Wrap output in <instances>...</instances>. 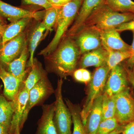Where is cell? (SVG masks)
<instances>
[{
    "label": "cell",
    "mask_w": 134,
    "mask_h": 134,
    "mask_svg": "<svg viewBox=\"0 0 134 134\" xmlns=\"http://www.w3.org/2000/svg\"><path fill=\"white\" fill-rule=\"evenodd\" d=\"M81 56L74 39L64 37L56 49L44 57L46 69L62 79L66 78L77 69Z\"/></svg>",
    "instance_id": "1"
},
{
    "label": "cell",
    "mask_w": 134,
    "mask_h": 134,
    "mask_svg": "<svg viewBox=\"0 0 134 134\" xmlns=\"http://www.w3.org/2000/svg\"><path fill=\"white\" fill-rule=\"evenodd\" d=\"M83 0H71L59 7L55 28V33L52 41L40 51L39 55L48 56L56 49L74 21Z\"/></svg>",
    "instance_id": "2"
},
{
    "label": "cell",
    "mask_w": 134,
    "mask_h": 134,
    "mask_svg": "<svg viewBox=\"0 0 134 134\" xmlns=\"http://www.w3.org/2000/svg\"><path fill=\"white\" fill-rule=\"evenodd\" d=\"M134 19L133 13L115 12L105 3L93 10L81 29L83 27H91L98 30H103L115 28L120 25Z\"/></svg>",
    "instance_id": "3"
},
{
    "label": "cell",
    "mask_w": 134,
    "mask_h": 134,
    "mask_svg": "<svg viewBox=\"0 0 134 134\" xmlns=\"http://www.w3.org/2000/svg\"><path fill=\"white\" fill-rule=\"evenodd\" d=\"M110 70L107 65H106L96 68L92 75L91 80L89 83L87 97L81 111V117L84 125L94 100L104 92Z\"/></svg>",
    "instance_id": "4"
},
{
    "label": "cell",
    "mask_w": 134,
    "mask_h": 134,
    "mask_svg": "<svg viewBox=\"0 0 134 134\" xmlns=\"http://www.w3.org/2000/svg\"><path fill=\"white\" fill-rule=\"evenodd\" d=\"M62 79H58L57 88L54 91L55 100L54 103L53 120L58 134H72L71 126L72 122L70 111L63 98Z\"/></svg>",
    "instance_id": "5"
},
{
    "label": "cell",
    "mask_w": 134,
    "mask_h": 134,
    "mask_svg": "<svg viewBox=\"0 0 134 134\" xmlns=\"http://www.w3.org/2000/svg\"><path fill=\"white\" fill-rule=\"evenodd\" d=\"M52 84L44 72L42 78L30 91L29 98L21 122V129L31 108L54 92Z\"/></svg>",
    "instance_id": "6"
},
{
    "label": "cell",
    "mask_w": 134,
    "mask_h": 134,
    "mask_svg": "<svg viewBox=\"0 0 134 134\" xmlns=\"http://www.w3.org/2000/svg\"><path fill=\"white\" fill-rule=\"evenodd\" d=\"M115 116L119 124L126 125L134 120V99L129 87L114 96Z\"/></svg>",
    "instance_id": "7"
},
{
    "label": "cell",
    "mask_w": 134,
    "mask_h": 134,
    "mask_svg": "<svg viewBox=\"0 0 134 134\" xmlns=\"http://www.w3.org/2000/svg\"><path fill=\"white\" fill-rule=\"evenodd\" d=\"M72 38L81 55L102 46L100 32L91 27L82 28Z\"/></svg>",
    "instance_id": "8"
},
{
    "label": "cell",
    "mask_w": 134,
    "mask_h": 134,
    "mask_svg": "<svg viewBox=\"0 0 134 134\" xmlns=\"http://www.w3.org/2000/svg\"><path fill=\"white\" fill-rule=\"evenodd\" d=\"M130 83L126 69L122 63L110 70L104 92L114 96L129 88Z\"/></svg>",
    "instance_id": "9"
},
{
    "label": "cell",
    "mask_w": 134,
    "mask_h": 134,
    "mask_svg": "<svg viewBox=\"0 0 134 134\" xmlns=\"http://www.w3.org/2000/svg\"><path fill=\"white\" fill-rule=\"evenodd\" d=\"M24 31L5 43L0 48V63L5 66L21 54L27 42V34Z\"/></svg>",
    "instance_id": "10"
},
{
    "label": "cell",
    "mask_w": 134,
    "mask_h": 134,
    "mask_svg": "<svg viewBox=\"0 0 134 134\" xmlns=\"http://www.w3.org/2000/svg\"><path fill=\"white\" fill-rule=\"evenodd\" d=\"M29 93L22 83L16 98L13 101L14 109L10 127L9 134H21V122L29 99Z\"/></svg>",
    "instance_id": "11"
},
{
    "label": "cell",
    "mask_w": 134,
    "mask_h": 134,
    "mask_svg": "<svg viewBox=\"0 0 134 134\" xmlns=\"http://www.w3.org/2000/svg\"><path fill=\"white\" fill-rule=\"evenodd\" d=\"M106 0H83L73 23L64 37H73L82 28L86 19L96 8L105 3Z\"/></svg>",
    "instance_id": "12"
},
{
    "label": "cell",
    "mask_w": 134,
    "mask_h": 134,
    "mask_svg": "<svg viewBox=\"0 0 134 134\" xmlns=\"http://www.w3.org/2000/svg\"><path fill=\"white\" fill-rule=\"evenodd\" d=\"M43 13L14 7L0 0V14L11 22L24 18L39 20Z\"/></svg>",
    "instance_id": "13"
},
{
    "label": "cell",
    "mask_w": 134,
    "mask_h": 134,
    "mask_svg": "<svg viewBox=\"0 0 134 134\" xmlns=\"http://www.w3.org/2000/svg\"><path fill=\"white\" fill-rule=\"evenodd\" d=\"M100 33L102 46L106 50L129 51L131 46L123 41L115 28L98 30Z\"/></svg>",
    "instance_id": "14"
},
{
    "label": "cell",
    "mask_w": 134,
    "mask_h": 134,
    "mask_svg": "<svg viewBox=\"0 0 134 134\" xmlns=\"http://www.w3.org/2000/svg\"><path fill=\"white\" fill-rule=\"evenodd\" d=\"M108 53L103 46L84 54L81 56L78 69H86L89 67L99 68L107 65Z\"/></svg>",
    "instance_id": "15"
},
{
    "label": "cell",
    "mask_w": 134,
    "mask_h": 134,
    "mask_svg": "<svg viewBox=\"0 0 134 134\" xmlns=\"http://www.w3.org/2000/svg\"><path fill=\"white\" fill-rule=\"evenodd\" d=\"M0 78L4 85L3 93L5 97L10 101H14L23 81L10 74L1 63Z\"/></svg>",
    "instance_id": "16"
},
{
    "label": "cell",
    "mask_w": 134,
    "mask_h": 134,
    "mask_svg": "<svg viewBox=\"0 0 134 134\" xmlns=\"http://www.w3.org/2000/svg\"><path fill=\"white\" fill-rule=\"evenodd\" d=\"M103 93L94 100L86 117L84 126L88 134H96L101 122Z\"/></svg>",
    "instance_id": "17"
},
{
    "label": "cell",
    "mask_w": 134,
    "mask_h": 134,
    "mask_svg": "<svg viewBox=\"0 0 134 134\" xmlns=\"http://www.w3.org/2000/svg\"><path fill=\"white\" fill-rule=\"evenodd\" d=\"M43 113L39 120L37 134H58L54 122V103L43 107Z\"/></svg>",
    "instance_id": "18"
},
{
    "label": "cell",
    "mask_w": 134,
    "mask_h": 134,
    "mask_svg": "<svg viewBox=\"0 0 134 134\" xmlns=\"http://www.w3.org/2000/svg\"><path fill=\"white\" fill-rule=\"evenodd\" d=\"M29 53L27 42L25 45L20 55L4 66L6 69L10 74L23 81L28 71L25 68Z\"/></svg>",
    "instance_id": "19"
},
{
    "label": "cell",
    "mask_w": 134,
    "mask_h": 134,
    "mask_svg": "<svg viewBox=\"0 0 134 134\" xmlns=\"http://www.w3.org/2000/svg\"><path fill=\"white\" fill-rule=\"evenodd\" d=\"M31 18H24L18 21L11 22L7 25L2 33V46L22 32L24 31L32 19Z\"/></svg>",
    "instance_id": "20"
},
{
    "label": "cell",
    "mask_w": 134,
    "mask_h": 134,
    "mask_svg": "<svg viewBox=\"0 0 134 134\" xmlns=\"http://www.w3.org/2000/svg\"><path fill=\"white\" fill-rule=\"evenodd\" d=\"M46 28L43 21L40 22L33 28L29 36L28 50L30 54L29 64L31 67L33 63L34 55L39 43L43 38Z\"/></svg>",
    "instance_id": "21"
},
{
    "label": "cell",
    "mask_w": 134,
    "mask_h": 134,
    "mask_svg": "<svg viewBox=\"0 0 134 134\" xmlns=\"http://www.w3.org/2000/svg\"><path fill=\"white\" fill-rule=\"evenodd\" d=\"M66 105L72 115L74 129L72 134H88L81 117V110L77 105L72 103L68 99H65Z\"/></svg>",
    "instance_id": "22"
},
{
    "label": "cell",
    "mask_w": 134,
    "mask_h": 134,
    "mask_svg": "<svg viewBox=\"0 0 134 134\" xmlns=\"http://www.w3.org/2000/svg\"><path fill=\"white\" fill-rule=\"evenodd\" d=\"M13 101H8L3 95H0V124L9 128L14 112Z\"/></svg>",
    "instance_id": "23"
},
{
    "label": "cell",
    "mask_w": 134,
    "mask_h": 134,
    "mask_svg": "<svg viewBox=\"0 0 134 134\" xmlns=\"http://www.w3.org/2000/svg\"><path fill=\"white\" fill-rule=\"evenodd\" d=\"M30 67L31 69L27 78L23 82L24 88L29 92L41 79L44 72L42 70L40 63L34 59Z\"/></svg>",
    "instance_id": "24"
},
{
    "label": "cell",
    "mask_w": 134,
    "mask_h": 134,
    "mask_svg": "<svg viewBox=\"0 0 134 134\" xmlns=\"http://www.w3.org/2000/svg\"><path fill=\"white\" fill-rule=\"evenodd\" d=\"M115 109L114 96H110L105 92H103L101 121L114 117L115 116Z\"/></svg>",
    "instance_id": "25"
},
{
    "label": "cell",
    "mask_w": 134,
    "mask_h": 134,
    "mask_svg": "<svg viewBox=\"0 0 134 134\" xmlns=\"http://www.w3.org/2000/svg\"><path fill=\"white\" fill-rule=\"evenodd\" d=\"M106 50L108 53L107 65L110 70L131 56V51Z\"/></svg>",
    "instance_id": "26"
},
{
    "label": "cell",
    "mask_w": 134,
    "mask_h": 134,
    "mask_svg": "<svg viewBox=\"0 0 134 134\" xmlns=\"http://www.w3.org/2000/svg\"><path fill=\"white\" fill-rule=\"evenodd\" d=\"M105 3L115 12L134 14V2L132 0H106Z\"/></svg>",
    "instance_id": "27"
},
{
    "label": "cell",
    "mask_w": 134,
    "mask_h": 134,
    "mask_svg": "<svg viewBox=\"0 0 134 134\" xmlns=\"http://www.w3.org/2000/svg\"><path fill=\"white\" fill-rule=\"evenodd\" d=\"M59 9V7H53L45 10L43 22L45 26L46 31L43 39L45 37L49 32L52 30L53 28L55 27Z\"/></svg>",
    "instance_id": "28"
},
{
    "label": "cell",
    "mask_w": 134,
    "mask_h": 134,
    "mask_svg": "<svg viewBox=\"0 0 134 134\" xmlns=\"http://www.w3.org/2000/svg\"><path fill=\"white\" fill-rule=\"evenodd\" d=\"M115 117L102 121L96 134H109L119 125Z\"/></svg>",
    "instance_id": "29"
},
{
    "label": "cell",
    "mask_w": 134,
    "mask_h": 134,
    "mask_svg": "<svg viewBox=\"0 0 134 134\" xmlns=\"http://www.w3.org/2000/svg\"><path fill=\"white\" fill-rule=\"evenodd\" d=\"M72 75L77 81L86 84L89 83L92 78L91 73L86 69H76Z\"/></svg>",
    "instance_id": "30"
},
{
    "label": "cell",
    "mask_w": 134,
    "mask_h": 134,
    "mask_svg": "<svg viewBox=\"0 0 134 134\" xmlns=\"http://www.w3.org/2000/svg\"><path fill=\"white\" fill-rule=\"evenodd\" d=\"M28 5H37L44 8L45 10L53 7L52 4L48 0H23Z\"/></svg>",
    "instance_id": "31"
},
{
    "label": "cell",
    "mask_w": 134,
    "mask_h": 134,
    "mask_svg": "<svg viewBox=\"0 0 134 134\" xmlns=\"http://www.w3.org/2000/svg\"><path fill=\"white\" fill-rule=\"evenodd\" d=\"M119 33L125 31H131L134 32V19L129 22L120 25L115 28Z\"/></svg>",
    "instance_id": "32"
},
{
    "label": "cell",
    "mask_w": 134,
    "mask_h": 134,
    "mask_svg": "<svg viewBox=\"0 0 134 134\" xmlns=\"http://www.w3.org/2000/svg\"><path fill=\"white\" fill-rule=\"evenodd\" d=\"M133 34V43L131 46V56L127 59L126 60L125 63L127 66L129 67H134V32Z\"/></svg>",
    "instance_id": "33"
},
{
    "label": "cell",
    "mask_w": 134,
    "mask_h": 134,
    "mask_svg": "<svg viewBox=\"0 0 134 134\" xmlns=\"http://www.w3.org/2000/svg\"><path fill=\"white\" fill-rule=\"evenodd\" d=\"M126 67L130 83L132 85L134 88V68H129L123 63Z\"/></svg>",
    "instance_id": "34"
},
{
    "label": "cell",
    "mask_w": 134,
    "mask_h": 134,
    "mask_svg": "<svg viewBox=\"0 0 134 134\" xmlns=\"http://www.w3.org/2000/svg\"><path fill=\"white\" fill-rule=\"evenodd\" d=\"M122 133L124 134H134V120L125 125Z\"/></svg>",
    "instance_id": "35"
},
{
    "label": "cell",
    "mask_w": 134,
    "mask_h": 134,
    "mask_svg": "<svg viewBox=\"0 0 134 134\" xmlns=\"http://www.w3.org/2000/svg\"><path fill=\"white\" fill-rule=\"evenodd\" d=\"M126 125H120L114 130L109 134H120L124 131Z\"/></svg>",
    "instance_id": "36"
},
{
    "label": "cell",
    "mask_w": 134,
    "mask_h": 134,
    "mask_svg": "<svg viewBox=\"0 0 134 134\" xmlns=\"http://www.w3.org/2000/svg\"><path fill=\"white\" fill-rule=\"evenodd\" d=\"M7 24L3 19V17L0 14V32L3 33Z\"/></svg>",
    "instance_id": "37"
},
{
    "label": "cell",
    "mask_w": 134,
    "mask_h": 134,
    "mask_svg": "<svg viewBox=\"0 0 134 134\" xmlns=\"http://www.w3.org/2000/svg\"><path fill=\"white\" fill-rule=\"evenodd\" d=\"M54 7H60L64 5L63 0H48Z\"/></svg>",
    "instance_id": "38"
},
{
    "label": "cell",
    "mask_w": 134,
    "mask_h": 134,
    "mask_svg": "<svg viewBox=\"0 0 134 134\" xmlns=\"http://www.w3.org/2000/svg\"><path fill=\"white\" fill-rule=\"evenodd\" d=\"M9 128L0 124V134H9Z\"/></svg>",
    "instance_id": "39"
},
{
    "label": "cell",
    "mask_w": 134,
    "mask_h": 134,
    "mask_svg": "<svg viewBox=\"0 0 134 134\" xmlns=\"http://www.w3.org/2000/svg\"><path fill=\"white\" fill-rule=\"evenodd\" d=\"M2 33L0 32V48L2 46Z\"/></svg>",
    "instance_id": "40"
},
{
    "label": "cell",
    "mask_w": 134,
    "mask_h": 134,
    "mask_svg": "<svg viewBox=\"0 0 134 134\" xmlns=\"http://www.w3.org/2000/svg\"><path fill=\"white\" fill-rule=\"evenodd\" d=\"M71 0H63V3H64V5L66 4L68 2L70 1Z\"/></svg>",
    "instance_id": "41"
},
{
    "label": "cell",
    "mask_w": 134,
    "mask_h": 134,
    "mask_svg": "<svg viewBox=\"0 0 134 134\" xmlns=\"http://www.w3.org/2000/svg\"><path fill=\"white\" fill-rule=\"evenodd\" d=\"M2 87V85H0V91H1V90Z\"/></svg>",
    "instance_id": "42"
},
{
    "label": "cell",
    "mask_w": 134,
    "mask_h": 134,
    "mask_svg": "<svg viewBox=\"0 0 134 134\" xmlns=\"http://www.w3.org/2000/svg\"><path fill=\"white\" fill-rule=\"evenodd\" d=\"M124 134V133H121V134Z\"/></svg>",
    "instance_id": "43"
}]
</instances>
